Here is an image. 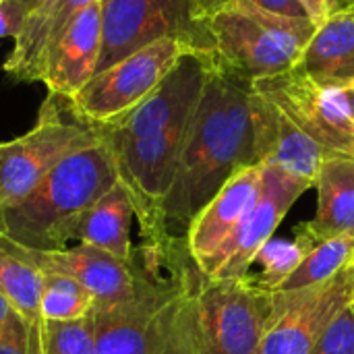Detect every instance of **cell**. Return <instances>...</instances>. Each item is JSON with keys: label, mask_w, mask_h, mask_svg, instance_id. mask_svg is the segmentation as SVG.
<instances>
[{"label": "cell", "mask_w": 354, "mask_h": 354, "mask_svg": "<svg viewBox=\"0 0 354 354\" xmlns=\"http://www.w3.org/2000/svg\"><path fill=\"white\" fill-rule=\"evenodd\" d=\"M209 73L193 110L170 193L162 203L164 232L187 243L197 214L243 168L257 166L253 147V83L220 64L212 52Z\"/></svg>", "instance_id": "cell-1"}, {"label": "cell", "mask_w": 354, "mask_h": 354, "mask_svg": "<svg viewBox=\"0 0 354 354\" xmlns=\"http://www.w3.org/2000/svg\"><path fill=\"white\" fill-rule=\"evenodd\" d=\"M139 274L133 299L95 309L97 354H197L195 299L203 274L187 243L135 247Z\"/></svg>", "instance_id": "cell-2"}, {"label": "cell", "mask_w": 354, "mask_h": 354, "mask_svg": "<svg viewBox=\"0 0 354 354\" xmlns=\"http://www.w3.org/2000/svg\"><path fill=\"white\" fill-rule=\"evenodd\" d=\"M120 180L116 158L104 139L66 156L17 205L0 216V239L50 249L64 224L100 201Z\"/></svg>", "instance_id": "cell-3"}, {"label": "cell", "mask_w": 354, "mask_h": 354, "mask_svg": "<svg viewBox=\"0 0 354 354\" xmlns=\"http://www.w3.org/2000/svg\"><path fill=\"white\" fill-rule=\"evenodd\" d=\"M214 58L247 81L292 71L317 25L234 0L207 19Z\"/></svg>", "instance_id": "cell-4"}, {"label": "cell", "mask_w": 354, "mask_h": 354, "mask_svg": "<svg viewBox=\"0 0 354 354\" xmlns=\"http://www.w3.org/2000/svg\"><path fill=\"white\" fill-rule=\"evenodd\" d=\"M100 139L97 124L83 120L68 97L48 93L29 131L0 141V216L27 197L66 156Z\"/></svg>", "instance_id": "cell-5"}, {"label": "cell", "mask_w": 354, "mask_h": 354, "mask_svg": "<svg viewBox=\"0 0 354 354\" xmlns=\"http://www.w3.org/2000/svg\"><path fill=\"white\" fill-rule=\"evenodd\" d=\"M197 354H259L274 319V292L247 278H205L195 299Z\"/></svg>", "instance_id": "cell-6"}, {"label": "cell", "mask_w": 354, "mask_h": 354, "mask_svg": "<svg viewBox=\"0 0 354 354\" xmlns=\"http://www.w3.org/2000/svg\"><path fill=\"white\" fill-rule=\"evenodd\" d=\"M174 37L195 52H212L207 23L193 0H104L97 71L158 41Z\"/></svg>", "instance_id": "cell-7"}, {"label": "cell", "mask_w": 354, "mask_h": 354, "mask_svg": "<svg viewBox=\"0 0 354 354\" xmlns=\"http://www.w3.org/2000/svg\"><path fill=\"white\" fill-rule=\"evenodd\" d=\"M191 52L195 50L180 39H158L95 73L71 97V104L83 120L106 124L143 102Z\"/></svg>", "instance_id": "cell-8"}, {"label": "cell", "mask_w": 354, "mask_h": 354, "mask_svg": "<svg viewBox=\"0 0 354 354\" xmlns=\"http://www.w3.org/2000/svg\"><path fill=\"white\" fill-rule=\"evenodd\" d=\"M253 89L284 112L330 156L354 158V122L342 104L338 87H326L307 73L292 68L253 81Z\"/></svg>", "instance_id": "cell-9"}, {"label": "cell", "mask_w": 354, "mask_h": 354, "mask_svg": "<svg viewBox=\"0 0 354 354\" xmlns=\"http://www.w3.org/2000/svg\"><path fill=\"white\" fill-rule=\"evenodd\" d=\"M354 303V259L324 284L274 292V319L259 354H311L326 326Z\"/></svg>", "instance_id": "cell-10"}, {"label": "cell", "mask_w": 354, "mask_h": 354, "mask_svg": "<svg viewBox=\"0 0 354 354\" xmlns=\"http://www.w3.org/2000/svg\"><path fill=\"white\" fill-rule=\"evenodd\" d=\"M311 187V183L297 178L274 164H263L259 199L236 226L232 236L199 268V272L205 278H245L255 255L268 241H272L288 209Z\"/></svg>", "instance_id": "cell-11"}, {"label": "cell", "mask_w": 354, "mask_h": 354, "mask_svg": "<svg viewBox=\"0 0 354 354\" xmlns=\"http://www.w3.org/2000/svg\"><path fill=\"white\" fill-rule=\"evenodd\" d=\"M0 243L39 274H60L83 284L91 292L97 311L120 305L137 292L139 274L135 263L91 245L75 243L62 249H31L4 239Z\"/></svg>", "instance_id": "cell-12"}, {"label": "cell", "mask_w": 354, "mask_h": 354, "mask_svg": "<svg viewBox=\"0 0 354 354\" xmlns=\"http://www.w3.org/2000/svg\"><path fill=\"white\" fill-rule=\"evenodd\" d=\"M102 50V0L87 4L48 50L41 83L50 93L73 97L95 75Z\"/></svg>", "instance_id": "cell-13"}, {"label": "cell", "mask_w": 354, "mask_h": 354, "mask_svg": "<svg viewBox=\"0 0 354 354\" xmlns=\"http://www.w3.org/2000/svg\"><path fill=\"white\" fill-rule=\"evenodd\" d=\"M261 166L239 170L189 226L187 249L197 268L218 253V249L232 236L236 226L259 199Z\"/></svg>", "instance_id": "cell-14"}, {"label": "cell", "mask_w": 354, "mask_h": 354, "mask_svg": "<svg viewBox=\"0 0 354 354\" xmlns=\"http://www.w3.org/2000/svg\"><path fill=\"white\" fill-rule=\"evenodd\" d=\"M137 207L131 191L118 180L100 201L81 212L60 228L50 249H62L75 243L91 245L122 261H133L135 245L131 239Z\"/></svg>", "instance_id": "cell-15"}, {"label": "cell", "mask_w": 354, "mask_h": 354, "mask_svg": "<svg viewBox=\"0 0 354 354\" xmlns=\"http://www.w3.org/2000/svg\"><path fill=\"white\" fill-rule=\"evenodd\" d=\"M91 2L93 0H46L17 31L15 48L4 62V71L19 81H41L48 50Z\"/></svg>", "instance_id": "cell-16"}, {"label": "cell", "mask_w": 354, "mask_h": 354, "mask_svg": "<svg viewBox=\"0 0 354 354\" xmlns=\"http://www.w3.org/2000/svg\"><path fill=\"white\" fill-rule=\"evenodd\" d=\"M317 209L301 230L317 245L338 236H354V158L330 156L324 160L315 185Z\"/></svg>", "instance_id": "cell-17"}, {"label": "cell", "mask_w": 354, "mask_h": 354, "mask_svg": "<svg viewBox=\"0 0 354 354\" xmlns=\"http://www.w3.org/2000/svg\"><path fill=\"white\" fill-rule=\"evenodd\" d=\"M326 87L354 83V10L328 17L295 66Z\"/></svg>", "instance_id": "cell-18"}, {"label": "cell", "mask_w": 354, "mask_h": 354, "mask_svg": "<svg viewBox=\"0 0 354 354\" xmlns=\"http://www.w3.org/2000/svg\"><path fill=\"white\" fill-rule=\"evenodd\" d=\"M326 158H330V153L305 131H301L284 112H280L272 151L266 164H274L284 172L315 185L317 172Z\"/></svg>", "instance_id": "cell-19"}, {"label": "cell", "mask_w": 354, "mask_h": 354, "mask_svg": "<svg viewBox=\"0 0 354 354\" xmlns=\"http://www.w3.org/2000/svg\"><path fill=\"white\" fill-rule=\"evenodd\" d=\"M0 292L33 328L41 330V274L0 243Z\"/></svg>", "instance_id": "cell-20"}, {"label": "cell", "mask_w": 354, "mask_h": 354, "mask_svg": "<svg viewBox=\"0 0 354 354\" xmlns=\"http://www.w3.org/2000/svg\"><path fill=\"white\" fill-rule=\"evenodd\" d=\"M315 245L307 239V234L301 228H297L292 241L272 239L261 247V251L255 255L249 268V270L257 268L259 272L247 274L245 278L266 292H276L278 286L299 268V263L307 257V253Z\"/></svg>", "instance_id": "cell-21"}, {"label": "cell", "mask_w": 354, "mask_h": 354, "mask_svg": "<svg viewBox=\"0 0 354 354\" xmlns=\"http://www.w3.org/2000/svg\"><path fill=\"white\" fill-rule=\"evenodd\" d=\"M354 259V236H338L317 243L299 268L278 286L276 292H295L334 278Z\"/></svg>", "instance_id": "cell-22"}, {"label": "cell", "mask_w": 354, "mask_h": 354, "mask_svg": "<svg viewBox=\"0 0 354 354\" xmlns=\"http://www.w3.org/2000/svg\"><path fill=\"white\" fill-rule=\"evenodd\" d=\"M95 311L91 292L77 280L60 274H41V322H77Z\"/></svg>", "instance_id": "cell-23"}, {"label": "cell", "mask_w": 354, "mask_h": 354, "mask_svg": "<svg viewBox=\"0 0 354 354\" xmlns=\"http://www.w3.org/2000/svg\"><path fill=\"white\" fill-rule=\"evenodd\" d=\"M44 354H97L95 351V311L77 322H44Z\"/></svg>", "instance_id": "cell-24"}, {"label": "cell", "mask_w": 354, "mask_h": 354, "mask_svg": "<svg viewBox=\"0 0 354 354\" xmlns=\"http://www.w3.org/2000/svg\"><path fill=\"white\" fill-rule=\"evenodd\" d=\"M0 354H44L41 330L12 309L0 334Z\"/></svg>", "instance_id": "cell-25"}, {"label": "cell", "mask_w": 354, "mask_h": 354, "mask_svg": "<svg viewBox=\"0 0 354 354\" xmlns=\"http://www.w3.org/2000/svg\"><path fill=\"white\" fill-rule=\"evenodd\" d=\"M311 354H354V303L326 326Z\"/></svg>", "instance_id": "cell-26"}, {"label": "cell", "mask_w": 354, "mask_h": 354, "mask_svg": "<svg viewBox=\"0 0 354 354\" xmlns=\"http://www.w3.org/2000/svg\"><path fill=\"white\" fill-rule=\"evenodd\" d=\"M46 0H0V8L6 15V19L10 21L12 27V37L17 35V31L21 29L23 21L27 17H31Z\"/></svg>", "instance_id": "cell-27"}, {"label": "cell", "mask_w": 354, "mask_h": 354, "mask_svg": "<svg viewBox=\"0 0 354 354\" xmlns=\"http://www.w3.org/2000/svg\"><path fill=\"white\" fill-rule=\"evenodd\" d=\"M247 2L274 15L292 17V19H311L301 0H247Z\"/></svg>", "instance_id": "cell-28"}, {"label": "cell", "mask_w": 354, "mask_h": 354, "mask_svg": "<svg viewBox=\"0 0 354 354\" xmlns=\"http://www.w3.org/2000/svg\"><path fill=\"white\" fill-rule=\"evenodd\" d=\"M193 2H195V6H197L199 17L207 23V19H209L212 15H216L220 8L228 6V4L234 2V0H193Z\"/></svg>", "instance_id": "cell-29"}, {"label": "cell", "mask_w": 354, "mask_h": 354, "mask_svg": "<svg viewBox=\"0 0 354 354\" xmlns=\"http://www.w3.org/2000/svg\"><path fill=\"white\" fill-rule=\"evenodd\" d=\"M303 6L307 8L311 21L319 27L326 19H328V8H326V0H301Z\"/></svg>", "instance_id": "cell-30"}, {"label": "cell", "mask_w": 354, "mask_h": 354, "mask_svg": "<svg viewBox=\"0 0 354 354\" xmlns=\"http://www.w3.org/2000/svg\"><path fill=\"white\" fill-rule=\"evenodd\" d=\"M326 8H328V17L348 12L354 10V0H326Z\"/></svg>", "instance_id": "cell-31"}, {"label": "cell", "mask_w": 354, "mask_h": 354, "mask_svg": "<svg viewBox=\"0 0 354 354\" xmlns=\"http://www.w3.org/2000/svg\"><path fill=\"white\" fill-rule=\"evenodd\" d=\"M338 91H340L342 104H344V108H346V112H348L351 120L354 122V83H351V85H342V87H338Z\"/></svg>", "instance_id": "cell-32"}, {"label": "cell", "mask_w": 354, "mask_h": 354, "mask_svg": "<svg viewBox=\"0 0 354 354\" xmlns=\"http://www.w3.org/2000/svg\"><path fill=\"white\" fill-rule=\"evenodd\" d=\"M10 311H12L10 303H8V301H6V297L0 292V334H2V330H4V324H6V319H8Z\"/></svg>", "instance_id": "cell-33"}, {"label": "cell", "mask_w": 354, "mask_h": 354, "mask_svg": "<svg viewBox=\"0 0 354 354\" xmlns=\"http://www.w3.org/2000/svg\"><path fill=\"white\" fill-rule=\"evenodd\" d=\"M102 2H104V0H102Z\"/></svg>", "instance_id": "cell-34"}]
</instances>
